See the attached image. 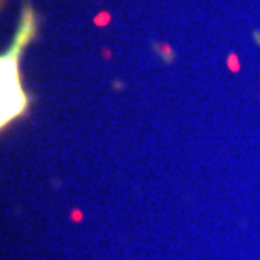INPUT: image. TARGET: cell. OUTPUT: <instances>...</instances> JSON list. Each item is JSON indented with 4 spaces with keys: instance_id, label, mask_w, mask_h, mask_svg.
<instances>
[{
    "instance_id": "cell-1",
    "label": "cell",
    "mask_w": 260,
    "mask_h": 260,
    "mask_svg": "<svg viewBox=\"0 0 260 260\" xmlns=\"http://www.w3.org/2000/svg\"><path fill=\"white\" fill-rule=\"evenodd\" d=\"M32 20H34L32 14L27 10V12H25L24 24L19 30L17 39H15V44L2 58V123L4 125L24 110L25 100H24L22 90H20V85H19L17 58L20 54V48L25 44V41L29 39V36L32 34V30H34Z\"/></svg>"
}]
</instances>
